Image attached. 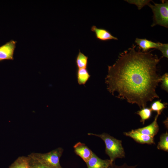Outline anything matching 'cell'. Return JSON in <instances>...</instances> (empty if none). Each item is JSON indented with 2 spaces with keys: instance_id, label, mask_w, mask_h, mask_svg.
I'll use <instances>...</instances> for the list:
<instances>
[{
  "instance_id": "8992f818",
  "label": "cell",
  "mask_w": 168,
  "mask_h": 168,
  "mask_svg": "<svg viewBox=\"0 0 168 168\" xmlns=\"http://www.w3.org/2000/svg\"><path fill=\"white\" fill-rule=\"evenodd\" d=\"M126 136L132 138L135 141L138 143L148 144H155L154 137L141 133L135 129L132 130L128 132L124 133Z\"/></svg>"
},
{
  "instance_id": "2e32d148",
  "label": "cell",
  "mask_w": 168,
  "mask_h": 168,
  "mask_svg": "<svg viewBox=\"0 0 168 168\" xmlns=\"http://www.w3.org/2000/svg\"><path fill=\"white\" fill-rule=\"evenodd\" d=\"M152 111L148 107H144L138 111L136 113L139 115L141 118L140 121L143 124L145 123L146 120L149 119L152 114Z\"/></svg>"
},
{
  "instance_id": "30bf717a",
  "label": "cell",
  "mask_w": 168,
  "mask_h": 168,
  "mask_svg": "<svg viewBox=\"0 0 168 168\" xmlns=\"http://www.w3.org/2000/svg\"><path fill=\"white\" fill-rule=\"evenodd\" d=\"M91 30L95 33L96 38L103 41L110 40H118V38L112 35L106 30L101 28H98L95 26H93Z\"/></svg>"
},
{
  "instance_id": "6da1fadb",
  "label": "cell",
  "mask_w": 168,
  "mask_h": 168,
  "mask_svg": "<svg viewBox=\"0 0 168 168\" xmlns=\"http://www.w3.org/2000/svg\"><path fill=\"white\" fill-rule=\"evenodd\" d=\"M160 59L151 51L143 52L133 44L108 66L105 78L107 90L141 109L146 107L148 102L159 98L156 89L161 81L157 73Z\"/></svg>"
},
{
  "instance_id": "44dd1931",
  "label": "cell",
  "mask_w": 168,
  "mask_h": 168,
  "mask_svg": "<svg viewBox=\"0 0 168 168\" xmlns=\"http://www.w3.org/2000/svg\"><path fill=\"white\" fill-rule=\"evenodd\" d=\"M157 49L161 52L163 57L168 58V44L167 43H161Z\"/></svg>"
},
{
  "instance_id": "e0dca14e",
  "label": "cell",
  "mask_w": 168,
  "mask_h": 168,
  "mask_svg": "<svg viewBox=\"0 0 168 168\" xmlns=\"http://www.w3.org/2000/svg\"><path fill=\"white\" fill-rule=\"evenodd\" d=\"M161 100H157L153 102L151 105L150 109L152 111L156 112L160 115L163 110L166 108L167 103H162Z\"/></svg>"
},
{
  "instance_id": "ffe728a7",
  "label": "cell",
  "mask_w": 168,
  "mask_h": 168,
  "mask_svg": "<svg viewBox=\"0 0 168 168\" xmlns=\"http://www.w3.org/2000/svg\"><path fill=\"white\" fill-rule=\"evenodd\" d=\"M161 86L162 88L166 91H168V74L166 73L161 77Z\"/></svg>"
},
{
  "instance_id": "d6986e66",
  "label": "cell",
  "mask_w": 168,
  "mask_h": 168,
  "mask_svg": "<svg viewBox=\"0 0 168 168\" xmlns=\"http://www.w3.org/2000/svg\"><path fill=\"white\" fill-rule=\"evenodd\" d=\"M130 4L136 5L139 10L141 9L143 6L147 5L150 0H125Z\"/></svg>"
},
{
  "instance_id": "52a82bcc",
  "label": "cell",
  "mask_w": 168,
  "mask_h": 168,
  "mask_svg": "<svg viewBox=\"0 0 168 168\" xmlns=\"http://www.w3.org/2000/svg\"><path fill=\"white\" fill-rule=\"evenodd\" d=\"M76 155L80 157L86 163L91 157L93 152L85 144L79 142L73 146Z\"/></svg>"
},
{
  "instance_id": "4fadbf2b",
  "label": "cell",
  "mask_w": 168,
  "mask_h": 168,
  "mask_svg": "<svg viewBox=\"0 0 168 168\" xmlns=\"http://www.w3.org/2000/svg\"><path fill=\"white\" fill-rule=\"evenodd\" d=\"M9 168H29L28 156L18 157L10 165Z\"/></svg>"
},
{
  "instance_id": "9a60e30c",
  "label": "cell",
  "mask_w": 168,
  "mask_h": 168,
  "mask_svg": "<svg viewBox=\"0 0 168 168\" xmlns=\"http://www.w3.org/2000/svg\"><path fill=\"white\" fill-rule=\"evenodd\" d=\"M160 139V141L157 146V149L168 152V133L167 131L165 133L161 134Z\"/></svg>"
},
{
  "instance_id": "7402d4cb",
  "label": "cell",
  "mask_w": 168,
  "mask_h": 168,
  "mask_svg": "<svg viewBox=\"0 0 168 168\" xmlns=\"http://www.w3.org/2000/svg\"><path fill=\"white\" fill-rule=\"evenodd\" d=\"M137 165L134 166H129L126 163H124L121 166H118L116 165L114 162L111 163L108 168H135Z\"/></svg>"
},
{
  "instance_id": "3957f363",
  "label": "cell",
  "mask_w": 168,
  "mask_h": 168,
  "mask_svg": "<svg viewBox=\"0 0 168 168\" xmlns=\"http://www.w3.org/2000/svg\"><path fill=\"white\" fill-rule=\"evenodd\" d=\"M63 151L62 147H58L46 153L32 152L28 156L49 168H63L59 160Z\"/></svg>"
},
{
  "instance_id": "7c38bea8",
  "label": "cell",
  "mask_w": 168,
  "mask_h": 168,
  "mask_svg": "<svg viewBox=\"0 0 168 168\" xmlns=\"http://www.w3.org/2000/svg\"><path fill=\"white\" fill-rule=\"evenodd\" d=\"M76 76L78 84L79 85H85L89 80L91 75L87 68H77Z\"/></svg>"
},
{
  "instance_id": "5b68a950",
  "label": "cell",
  "mask_w": 168,
  "mask_h": 168,
  "mask_svg": "<svg viewBox=\"0 0 168 168\" xmlns=\"http://www.w3.org/2000/svg\"><path fill=\"white\" fill-rule=\"evenodd\" d=\"M16 43V41L12 40L0 46V62L6 60H14Z\"/></svg>"
},
{
  "instance_id": "ac0fdd59",
  "label": "cell",
  "mask_w": 168,
  "mask_h": 168,
  "mask_svg": "<svg viewBox=\"0 0 168 168\" xmlns=\"http://www.w3.org/2000/svg\"><path fill=\"white\" fill-rule=\"evenodd\" d=\"M28 156L29 168H49L34 159Z\"/></svg>"
},
{
  "instance_id": "8fae6325",
  "label": "cell",
  "mask_w": 168,
  "mask_h": 168,
  "mask_svg": "<svg viewBox=\"0 0 168 168\" xmlns=\"http://www.w3.org/2000/svg\"><path fill=\"white\" fill-rule=\"evenodd\" d=\"M135 43L138 46V47L142 49L143 52H147L151 49H157L161 43L155 42L147 40L146 39H139L136 38L135 40Z\"/></svg>"
},
{
  "instance_id": "277c9868",
  "label": "cell",
  "mask_w": 168,
  "mask_h": 168,
  "mask_svg": "<svg viewBox=\"0 0 168 168\" xmlns=\"http://www.w3.org/2000/svg\"><path fill=\"white\" fill-rule=\"evenodd\" d=\"M153 3L154 5H152L149 2L147 5L151 8L153 14V21L151 26L159 25L168 28V1L162 0V3L160 4Z\"/></svg>"
},
{
  "instance_id": "ba28073f",
  "label": "cell",
  "mask_w": 168,
  "mask_h": 168,
  "mask_svg": "<svg viewBox=\"0 0 168 168\" xmlns=\"http://www.w3.org/2000/svg\"><path fill=\"white\" fill-rule=\"evenodd\" d=\"M112 162L110 159L100 158L93 152L91 157L86 163L87 168H108Z\"/></svg>"
},
{
  "instance_id": "5bb4252c",
  "label": "cell",
  "mask_w": 168,
  "mask_h": 168,
  "mask_svg": "<svg viewBox=\"0 0 168 168\" xmlns=\"http://www.w3.org/2000/svg\"><path fill=\"white\" fill-rule=\"evenodd\" d=\"M88 57L82 53L80 50L75 60L77 68H87L88 63Z\"/></svg>"
},
{
  "instance_id": "7a4b0ae2",
  "label": "cell",
  "mask_w": 168,
  "mask_h": 168,
  "mask_svg": "<svg viewBox=\"0 0 168 168\" xmlns=\"http://www.w3.org/2000/svg\"><path fill=\"white\" fill-rule=\"evenodd\" d=\"M88 135L99 137L104 141L105 145V152L112 162H114L117 158L125 157V153L121 140L105 133L100 134L89 133Z\"/></svg>"
},
{
  "instance_id": "9c48e42d",
  "label": "cell",
  "mask_w": 168,
  "mask_h": 168,
  "mask_svg": "<svg viewBox=\"0 0 168 168\" xmlns=\"http://www.w3.org/2000/svg\"><path fill=\"white\" fill-rule=\"evenodd\" d=\"M159 115L158 114L156 115L154 121L150 124L135 130L141 133L154 137L157 134L159 129L157 122V119Z\"/></svg>"
}]
</instances>
